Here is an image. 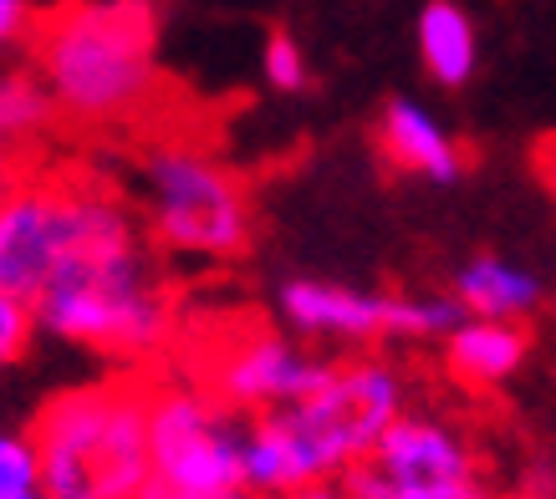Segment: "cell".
Instances as JSON below:
<instances>
[{
    "label": "cell",
    "instance_id": "cell-26",
    "mask_svg": "<svg viewBox=\"0 0 556 499\" xmlns=\"http://www.w3.org/2000/svg\"><path fill=\"white\" fill-rule=\"evenodd\" d=\"M21 499H47V495H41V489H36V495H21Z\"/></svg>",
    "mask_w": 556,
    "mask_h": 499
},
{
    "label": "cell",
    "instance_id": "cell-9",
    "mask_svg": "<svg viewBox=\"0 0 556 499\" xmlns=\"http://www.w3.org/2000/svg\"><path fill=\"white\" fill-rule=\"evenodd\" d=\"M83 225V179H21L0 200V291L21 306L47 296Z\"/></svg>",
    "mask_w": 556,
    "mask_h": 499
},
{
    "label": "cell",
    "instance_id": "cell-24",
    "mask_svg": "<svg viewBox=\"0 0 556 499\" xmlns=\"http://www.w3.org/2000/svg\"><path fill=\"white\" fill-rule=\"evenodd\" d=\"M225 499H261V495H251V489H236V495H225Z\"/></svg>",
    "mask_w": 556,
    "mask_h": 499
},
{
    "label": "cell",
    "instance_id": "cell-21",
    "mask_svg": "<svg viewBox=\"0 0 556 499\" xmlns=\"http://www.w3.org/2000/svg\"><path fill=\"white\" fill-rule=\"evenodd\" d=\"M16 183H21L16 179V149H5V143H0V200H5Z\"/></svg>",
    "mask_w": 556,
    "mask_h": 499
},
{
    "label": "cell",
    "instance_id": "cell-13",
    "mask_svg": "<svg viewBox=\"0 0 556 499\" xmlns=\"http://www.w3.org/2000/svg\"><path fill=\"white\" fill-rule=\"evenodd\" d=\"M526 351H531L526 327L465 317L455 332L444 336V372H450L459 387L485 393V387H501V383H510V378L521 372Z\"/></svg>",
    "mask_w": 556,
    "mask_h": 499
},
{
    "label": "cell",
    "instance_id": "cell-7",
    "mask_svg": "<svg viewBox=\"0 0 556 499\" xmlns=\"http://www.w3.org/2000/svg\"><path fill=\"white\" fill-rule=\"evenodd\" d=\"M332 367L338 362L312 351L302 336L261 327V321H236V327H219L210 351L200 357V367L189 378L204 383L240 418H261L312 398L332 378Z\"/></svg>",
    "mask_w": 556,
    "mask_h": 499
},
{
    "label": "cell",
    "instance_id": "cell-8",
    "mask_svg": "<svg viewBox=\"0 0 556 499\" xmlns=\"http://www.w3.org/2000/svg\"><path fill=\"white\" fill-rule=\"evenodd\" d=\"M480 489L470 438L434 413H404L372 459L342 479L348 499H465Z\"/></svg>",
    "mask_w": 556,
    "mask_h": 499
},
{
    "label": "cell",
    "instance_id": "cell-2",
    "mask_svg": "<svg viewBox=\"0 0 556 499\" xmlns=\"http://www.w3.org/2000/svg\"><path fill=\"white\" fill-rule=\"evenodd\" d=\"M404 413L408 383L399 367L383 357H342L312 398L245 423V489L287 499L312 484H342Z\"/></svg>",
    "mask_w": 556,
    "mask_h": 499
},
{
    "label": "cell",
    "instance_id": "cell-16",
    "mask_svg": "<svg viewBox=\"0 0 556 499\" xmlns=\"http://www.w3.org/2000/svg\"><path fill=\"white\" fill-rule=\"evenodd\" d=\"M41 489V453L31 433L0 428V499H21Z\"/></svg>",
    "mask_w": 556,
    "mask_h": 499
},
{
    "label": "cell",
    "instance_id": "cell-10",
    "mask_svg": "<svg viewBox=\"0 0 556 499\" xmlns=\"http://www.w3.org/2000/svg\"><path fill=\"white\" fill-rule=\"evenodd\" d=\"M393 300L388 291L348 281L296 276L276 291V317L302 342H332V347H368L393 336Z\"/></svg>",
    "mask_w": 556,
    "mask_h": 499
},
{
    "label": "cell",
    "instance_id": "cell-23",
    "mask_svg": "<svg viewBox=\"0 0 556 499\" xmlns=\"http://www.w3.org/2000/svg\"><path fill=\"white\" fill-rule=\"evenodd\" d=\"M541 179L556 189V143H552V149H541Z\"/></svg>",
    "mask_w": 556,
    "mask_h": 499
},
{
    "label": "cell",
    "instance_id": "cell-11",
    "mask_svg": "<svg viewBox=\"0 0 556 499\" xmlns=\"http://www.w3.org/2000/svg\"><path fill=\"white\" fill-rule=\"evenodd\" d=\"M378 149H383V158L399 174H414V179L455 183L465 174V153H459L455 133L419 98L383 102V113H378Z\"/></svg>",
    "mask_w": 556,
    "mask_h": 499
},
{
    "label": "cell",
    "instance_id": "cell-6",
    "mask_svg": "<svg viewBox=\"0 0 556 499\" xmlns=\"http://www.w3.org/2000/svg\"><path fill=\"white\" fill-rule=\"evenodd\" d=\"M245 423L194 378L149 393V484L138 499H225L245 489Z\"/></svg>",
    "mask_w": 556,
    "mask_h": 499
},
{
    "label": "cell",
    "instance_id": "cell-1",
    "mask_svg": "<svg viewBox=\"0 0 556 499\" xmlns=\"http://www.w3.org/2000/svg\"><path fill=\"white\" fill-rule=\"evenodd\" d=\"M36 332L108 362H153L174 342V296L159 245L128 204L83 179V225L47 296L31 306Z\"/></svg>",
    "mask_w": 556,
    "mask_h": 499
},
{
    "label": "cell",
    "instance_id": "cell-15",
    "mask_svg": "<svg viewBox=\"0 0 556 499\" xmlns=\"http://www.w3.org/2000/svg\"><path fill=\"white\" fill-rule=\"evenodd\" d=\"M56 117V98L41 82L36 67H5L0 62V143L16 149L26 138L47 133V123Z\"/></svg>",
    "mask_w": 556,
    "mask_h": 499
},
{
    "label": "cell",
    "instance_id": "cell-14",
    "mask_svg": "<svg viewBox=\"0 0 556 499\" xmlns=\"http://www.w3.org/2000/svg\"><path fill=\"white\" fill-rule=\"evenodd\" d=\"M414 41H419V62L439 87H465L480 67V31L465 5L455 0H429L414 21Z\"/></svg>",
    "mask_w": 556,
    "mask_h": 499
},
{
    "label": "cell",
    "instance_id": "cell-22",
    "mask_svg": "<svg viewBox=\"0 0 556 499\" xmlns=\"http://www.w3.org/2000/svg\"><path fill=\"white\" fill-rule=\"evenodd\" d=\"M287 499H348V495H342V484H312V489H296Z\"/></svg>",
    "mask_w": 556,
    "mask_h": 499
},
{
    "label": "cell",
    "instance_id": "cell-4",
    "mask_svg": "<svg viewBox=\"0 0 556 499\" xmlns=\"http://www.w3.org/2000/svg\"><path fill=\"white\" fill-rule=\"evenodd\" d=\"M149 393L153 378L123 372L67 387L31 423L47 499H138L149 484Z\"/></svg>",
    "mask_w": 556,
    "mask_h": 499
},
{
    "label": "cell",
    "instance_id": "cell-5",
    "mask_svg": "<svg viewBox=\"0 0 556 499\" xmlns=\"http://www.w3.org/2000/svg\"><path fill=\"white\" fill-rule=\"evenodd\" d=\"M143 230L164 255L236 260L251 245L255 204L236 168L194 143H159L138 164Z\"/></svg>",
    "mask_w": 556,
    "mask_h": 499
},
{
    "label": "cell",
    "instance_id": "cell-3",
    "mask_svg": "<svg viewBox=\"0 0 556 499\" xmlns=\"http://www.w3.org/2000/svg\"><path fill=\"white\" fill-rule=\"evenodd\" d=\"M31 56L41 82L83 128L143 113L159 82V5L153 0H67L36 21Z\"/></svg>",
    "mask_w": 556,
    "mask_h": 499
},
{
    "label": "cell",
    "instance_id": "cell-18",
    "mask_svg": "<svg viewBox=\"0 0 556 499\" xmlns=\"http://www.w3.org/2000/svg\"><path fill=\"white\" fill-rule=\"evenodd\" d=\"M31 336H41L36 332V311L0 291V378L31 351Z\"/></svg>",
    "mask_w": 556,
    "mask_h": 499
},
{
    "label": "cell",
    "instance_id": "cell-25",
    "mask_svg": "<svg viewBox=\"0 0 556 499\" xmlns=\"http://www.w3.org/2000/svg\"><path fill=\"white\" fill-rule=\"evenodd\" d=\"M465 499H495V495H485V489H475V495H465Z\"/></svg>",
    "mask_w": 556,
    "mask_h": 499
},
{
    "label": "cell",
    "instance_id": "cell-20",
    "mask_svg": "<svg viewBox=\"0 0 556 499\" xmlns=\"http://www.w3.org/2000/svg\"><path fill=\"white\" fill-rule=\"evenodd\" d=\"M521 499H556V469L552 464H531V469H526Z\"/></svg>",
    "mask_w": 556,
    "mask_h": 499
},
{
    "label": "cell",
    "instance_id": "cell-17",
    "mask_svg": "<svg viewBox=\"0 0 556 499\" xmlns=\"http://www.w3.org/2000/svg\"><path fill=\"white\" fill-rule=\"evenodd\" d=\"M261 77H266V87L270 92H281V98L306 92L312 72H306V51L296 47V36L291 31H270L266 36V47H261Z\"/></svg>",
    "mask_w": 556,
    "mask_h": 499
},
{
    "label": "cell",
    "instance_id": "cell-19",
    "mask_svg": "<svg viewBox=\"0 0 556 499\" xmlns=\"http://www.w3.org/2000/svg\"><path fill=\"white\" fill-rule=\"evenodd\" d=\"M26 21H31V0H0V56L21 41Z\"/></svg>",
    "mask_w": 556,
    "mask_h": 499
},
{
    "label": "cell",
    "instance_id": "cell-12",
    "mask_svg": "<svg viewBox=\"0 0 556 499\" xmlns=\"http://www.w3.org/2000/svg\"><path fill=\"white\" fill-rule=\"evenodd\" d=\"M450 296L475 321H510V327H521L526 317H536V306L546 300V285H541L536 270L516 266L506 255H475V260H465L455 270Z\"/></svg>",
    "mask_w": 556,
    "mask_h": 499
}]
</instances>
